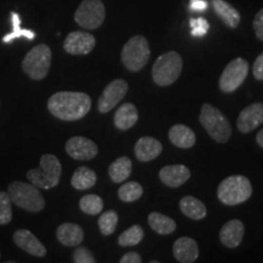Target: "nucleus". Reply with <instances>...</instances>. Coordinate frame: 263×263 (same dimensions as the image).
I'll return each mask as SVG.
<instances>
[{
  "label": "nucleus",
  "instance_id": "obj_1",
  "mask_svg": "<svg viewBox=\"0 0 263 263\" xmlns=\"http://www.w3.org/2000/svg\"><path fill=\"white\" fill-rule=\"evenodd\" d=\"M90 107V97L81 91H58L48 100L49 112L66 122L78 121L87 116Z\"/></svg>",
  "mask_w": 263,
  "mask_h": 263
},
{
  "label": "nucleus",
  "instance_id": "obj_2",
  "mask_svg": "<svg viewBox=\"0 0 263 263\" xmlns=\"http://www.w3.org/2000/svg\"><path fill=\"white\" fill-rule=\"evenodd\" d=\"M61 171V163L58 157L52 154H44L41 157L38 168L27 172V179L37 188L48 190L55 188L60 182Z\"/></svg>",
  "mask_w": 263,
  "mask_h": 263
},
{
  "label": "nucleus",
  "instance_id": "obj_3",
  "mask_svg": "<svg viewBox=\"0 0 263 263\" xmlns=\"http://www.w3.org/2000/svg\"><path fill=\"white\" fill-rule=\"evenodd\" d=\"M200 123L209 136L217 143H227L232 137V126L221 110L211 104L205 103L201 106L199 117Z\"/></svg>",
  "mask_w": 263,
  "mask_h": 263
},
{
  "label": "nucleus",
  "instance_id": "obj_4",
  "mask_svg": "<svg viewBox=\"0 0 263 263\" xmlns=\"http://www.w3.org/2000/svg\"><path fill=\"white\" fill-rule=\"evenodd\" d=\"M252 195V185L244 176H230L223 179L217 189V197L227 206H235L248 201Z\"/></svg>",
  "mask_w": 263,
  "mask_h": 263
},
{
  "label": "nucleus",
  "instance_id": "obj_5",
  "mask_svg": "<svg viewBox=\"0 0 263 263\" xmlns=\"http://www.w3.org/2000/svg\"><path fill=\"white\" fill-rule=\"evenodd\" d=\"M182 70V57L177 51H167L156 59L151 73L154 82L159 87H168L178 81Z\"/></svg>",
  "mask_w": 263,
  "mask_h": 263
},
{
  "label": "nucleus",
  "instance_id": "obj_6",
  "mask_svg": "<svg viewBox=\"0 0 263 263\" xmlns=\"http://www.w3.org/2000/svg\"><path fill=\"white\" fill-rule=\"evenodd\" d=\"M8 194L20 209L29 212H41L45 207V200L39 188L32 183L12 182L8 188Z\"/></svg>",
  "mask_w": 263,
  "mask_h": 263
},
{
  "label": "nucleus",
  "instance_id": "obj_7",
  "mask_svg": "<svg viewBox=\"0 0 263 263\" xmlns=\"http://www.w3.org/2000/svg\"><path fill=\"white\" fill-rule=\"evenodd\" d=\"M150 59V47L144 35H133L123 45L121 60L124 67L130 72H139L145 67Z\"/></svg>",
  "mask_w": 263,
  "mask_h": 263
},
{
  "label": "nucleus",
  "instance_id": "obj_8",
  "mask_svg": "<svg viewBox=\"0 0 263 263\" xmlns=\"http://www.w3.org/2000/svg\"><path fill=\"white\" fill-rule=\"evenodd\" d=\"M51 66V50L47 44H39L31 49L22 61V68L33 81L47 77Z\"/></svg>",
  "mask_w": 263,
  "mask_h": 263
},
{
  "label": "nucleus",
  "instance_id": "obj_9",
  "mask_svg": "<svg viewBox=\"0 0 263 263\" xmlns=\"http://www.w3.org/2000/svg\"><path fill=\"white\" fill-rule=\"evenodd\" d=\"M106 10L101 0H83L74 12V21L85 29H97L104 24Z\"/></svg>",
  "mask_w": 263,
  "mask_h": 263
},
{
  "label": "nucleus",
  "instance_id": "obj_10",
  "mask_svg": "<svg viewBox=\"0 0 263 263\" xmlns=\"http://www.w3.org/2000/svg\"><path fill=\"white\" fill-rule=\"evenodd\" d=\"M249 74V62L242 58L230 61L219 77V89L223 93H234Z\"/></svg>",
  "mask_w": 263,
  "mask_h": 263
},
{
  "label": "nucleus",
  "instance_id": "obj_11",
  "mask_svg": "<svg viewBox=\"0 0 263 263\" xmlns=\"http://www.w3.org/2000/svg\"><path fill=\"white\" fill-rule=\"evenodd\" d=\"M129 89V85L124 80H115L108 83L98 101V111L100 114H107L123 100Z\"/></svg>",
  "mask_w": 263,
  "mask_h": 263
},
{
  "label": "nucleus",
  "instance_id": "obj_12",
  "mask_svg": "<svg viewBox=\"0 0 263 263\" xmlns=\"http://www.w3.org/2000/svg\"><path fill=\"white\" fill-rule=\"evenodd\" d=\"M97 41L93 34L83 31L71 32L64 42V49L71 55H88L93 50Z\"/></svg>",
  "mask_w": 263,
  "mask_h": 263
},
{
  "label": "nucleus",
  "instance_id": "obj_13",
  "mask_svg": "<svg viewBox=\"0 0 263 263\" xmlns=\"http://www.w3.org/2000/svg\"><path fill=\"white\" fill-rule=\"evenodd\" d=\"M66 153L73 160L88 161L98 155V146L93 140L84 137H72L66 143Z\"/></svg>",
  "mask_w": 263,
  "mask_h": 263
},
{
  "label": "nucleus",
  "instance_id": "obj_14",
  "mask_svg": "<svg viewBox=\"0 0 263 263\" xmlns=\"http://www.w3.org/2000/svg\"><path fill=\"white\" fill-rule=\"evenodd\" d=\"M263 123V103H254L246 106L236 120V128L241 133H251Z\"/></svg>",
  "mask_w": 263,
  "mask_h": 263
},
{
  "label": "nucleus",
  "instance_id": "obj_15",
  "mask_svg": "<svg viewBox=\"0 0 263 263\" xmlns=\"http://www.w3.org/2000/svg\"><path fill=\"white\" fill-rule=\"evenodd\" d=\"M190 170L184 164H170L164 166L159 172V178L168 188H179L190 179Z\"/></svg>",
  "mask_w": 263,
  "mask_h": 263
},
{
  "label": "nucleus",
  "instance_id": "obj_16",
  "mask_svg": "<svg viewBox=\"0 0 263 263\" xmlns=\"http://www.w3.org/2000/svg\"><path fill=\"white\" fill-rule=\"evenodd\" d=\"M15 244L27 254L35 257H44L47 255V249L39 241V239L27 229H18L14 233Z\"/></svg>",
  "mask_w": 263,
  "mask_h": 263
},
{
  "label": "nucleus",
  "instance_id": "obj_17",
  "mask_svg": "<svg viewBox=\"0 0 263 263\" xmlns=\"http://www.w3.org/2000/svg\"><path fill=\"white\" fill-rule=\"evenodd\" d=\"M245 235V226L239 219H230L222 227L219 232V240L226 248L236 249L241 244Z\"/></svg>",
  "mask_w": 263,
  "mask_h": 263
},
{
  "label": "nucleus",
  "instance_id": "obj_18",
  "mask_svg": "<svg viewBox=\"0 0 263 263\" xmlns=\"http://www.w3.org/2000/svg\"><path fill=\"white\" fill-rule=\"evenodd\" d=\"M173 256L180 263H193L199 258L197 242L188 236L177 239L173 244Z\"/></svg>",
  "mask_w": 263,
  "mask_h": 263
},
{
  "label": "nucleus",
  "instance_id": "obj_19",
  "mask_svg": "<svg viewBox=\"0 0 263 263\" xmlns=\"http://www.w3.org/2000/svg\"><path fill=\"white\" fill-rule=\"evenodd\" d=\"M162 153V144L153 137H143L136 143L134 154L140 162L155 160Z\"/></svg>",
  "mask_w": 263,
  "mask_h": 263
},
{
  "label": "nucleus",
  "instance_id": "obj_20",
  "mask_svg": "<svg viewBox=\"0 0 263 263\" xmlns=\"http://www.w3.org/2000/svg\"><path fill=\"white\" fill-rule=\"evenodd\" d=\"M57 238L59 241L67 248L80 246L84 239V232L76 223H64L57 229Z\"/></svg>",
  "mask_w": 263,
  "mask_h": 263
},
{
  "label": "nucleus",
  "instance_id": "obj_21",
  "mask_svg": "<svg viewBox=\"0 0 263 263\" xmlns=\"http://www.w3.org/2000/svg\"><path fill=\"white\" fill-rule=\"evenodd\" d=\"M171 143L179 149H190L195 145V132L185 124H174L168 132Z\"/></svg>",
  "mask_w": 263,
  "mask_h": 263
},
{
  "label": "nucleus",
  "instance_id": "obj_22",
  "mask_svg": "<svg viewBox=\"0 0 263 263\" xmlns=\"http://www.w3.org/2000/svg\"><path fill=\"white\" fill-rule=\"evenodd\" d=\"M138 118H139V115H138L136 105L126 103L117 108V111L115 112L114 122L117 129L124 132L130 129L138 122Z\"/></svg>",
  "mask_w": 263,
  "mask_h": 263
},
{
  "label": "nucleus",
  "instance_id": "obj_23",
  "mask_svg": "<svg viewBox=\"0 0 263 263\" xmlns=\"http://www.w3.org/2000/svg\"><path fill=\"white\" fill-rule=\"evenodd\" d=\"M212 6L217 16L223 21V24L233 29L238 27L241 17H240V12L234 6L230 5L226 0H212Z\"/></svg>",
  "mask_w": 263,
  "mask_h": 263
},
{
  "label": "nucleus",
  "instance_id": "obj_24",
  "mask_svg": "<svg viewBox=\"0 0 263 263\" xmlns=\"http://www.w3.org/2000/svg\"><path fill=\"white\" fill-rule=\"evenodd\" d=\"M179 207L184 216L194 221H201L207 215V209L203 202L194 196H184L179 201Z\"/></svg>",
  "mask_w": 263,
  "mask_h": 263
},
{
  "label": "nucleus",
  "instance_id": "obj_25",
  "mask_svg": "<svg viewBox=\"0 0 263 263\" xmlns=\"http://www.w3.org/2000/svg\"><path fill=\"white\" fill-rule=\"evenodd\" d=\"M147 222L151 229L160 235H170L177 229V223L173 218L159 212H151L147 217Z\"/></svg>",
  "mask_w": 263,
  "mask_h": 263
},
{
  "label": "nucleus",
  "instance_id": "obj_26",
  "mask_svg": "<svg viewBox=\"0 0 263 263\" xmlns=\"http://www.w3.org/2000/svg\"><path fill=\"white\" fill-rule=\"evenodd\" d=\"M97 180V173L93 170H90L89 167L82 166L74 171L71 184L76 190H87L93 188Z\"/></svg>",
  "mask_w": 263,
  "mask_h": 263
},
{
  "label": "nucleus",
  "instance_id": "obj_27",
  "mask_svg": "<svg viewBox=\"0 0 263 263\" xmlns=\"http://www.w3.org/2000/svg\"><path fill=\"white\" fill-rule=\"evenodd\" d=\"M132 174V161L129 157L122 156L115 160L108 167V176L114 183H122Z\"/></svg>",
  "mask_w": 263,
  "mask_h": 263
},
{
  "label": "nucleus",
  "instance_id": "obj_28",
  "mask_svg": "<svg viewBox=\"0 0 263 263\" xmlns=\"http://www.w3.org/2000/svg\"><path fill=\"white\" fill-rule=\"evenodd\" d=\"M145 236L143 227L132 226L130 228L124 230V232L118 236V245L123 248H129V246H136L141 242V240Z\"/></svg>",
  "mask_w": 263,
  "mask_h": 263
},
{
  "label": "nucleus",
  "instance_id": "obj_29",
  "mask_svg": "<svg viewBox=\"0 0 263 263\" xmlns=\"http://www.w3.org/2000/svg\"><path fill=\"white\" fill-rule=\"evenodd\" d=\"M80 209L89 216H97L103 211L104 201L95 194H88L80 200Z\"/></svg>",
  "mask_w": 263,
  "mask_h": 263
},
{
  "label": "nucleus",
  "instance_id": "obj_30",
  "mask_svg": "<svg viewBox=\"0 0 263 263\" xmlns=\"http://www.w3.org/2000/svg\"><path fill=\"white\" fill-rule=\"evenodd\" d=\"M143 186L137 182L124 183L120 189H118V197L123 202H134L139 200L143 195Z\"/></svg>",
  "mask_w": 263,
  "mask_h": 263
},
{
  "label": "nucleus",
  "instance_id": "obj_31",
  "mask_svg": "<svg viewBox=\"0 0 263 263\" xmlns=\"http://www.w3.org/2000/svg\"><path fill=\"white\" fill-rule=\"evenodd\" d=\"M117 223H118V215L116 211H106L101 213L98 219L99 229H100L101 234L105 236L114 234L115 230H116Z\"/></svg>",
  "mask_w": 263,
  "mask_h": 263
},
{
  "label": "nucleus",
  "instance_id": "obj_32",
  "mask_svg": "<svg viewBox=\"0 0 263 263\" xmlns=\"http://www.w3.org/2000/svg\"><path fill=\"white\" fill-rule=\"evenodd\" d=\"M11 21L12 26H14V29H12V32H10L9 34H6L5 37L3 38V42L4 43H11L14 39L20 37H26L27 39H33L35 37L34 32L21 28V18H20V16L16 14V12H12L11 14Z\"/></svg>",
  "mask_w": 263,
  "mask_h": 263
},
{
  "label": "nucleus",
  "instance_id": "obj_33",
  "mask_svg": "<svg viewBox=\"0 0 263 263\" xmlns=\"http://www.w3.org/2000/svg\"><path fill=\"white\" fill-rule=\"evenodd\" d=\"M12 219L11 199L9 194L0 190V226L9 224Z\"/></svg>",
  "mask_w": 263,
  "mask_h": 263
},
{
  "label": "nucleus",
  "instance_id": "obj_34",
  "mask_svg": "<svg viewBox=\"0 0 263 263\" xmlns=\"http://www.w3.org/2000/svg\"><path fill=\"white\" fill-rule=\"evenodd\" d=\"M190 27H192V34L195 37H201L205 35L207 31H209L210 26L209 22L205 18L199 17V18H192L190 20Z\"/></svg>",
  "mask_w": 263,
  "mask_h": 263
},
{
  "label": "nucleus",
  "instance_id": "obj_35",
  "mask_svg": "<svg viewBox=\"0 0 263 263\" xmlns=\"http://www.w3.org/2000/svg\"><path fill=\"white\" fill-rule=\"evenodd\" d=\"M73 262L76 263H95L94 255L87 248H77L73 251Z\"/></svg>",
  "mask_w": 263,
  "mask_h": 263
},
{
  "label": "nucleus",
  "instance_id": "obj_36",
  "mask_svg": "<svg viewBox=\"0 0 263 263\" xmlns=\"http://www.w3.org/2000/svg\"><path fill=\"white\" fill-rule=\"evenodd\" d=\"M252 26H254L256 37L261 42H263V9L259 10L257 14H256Z\"/></svg>",
  "mask_w": 263,
  "mask_h": 263
},
{
  "label": "nucleus",
  "instance_id": "obj_37",
  "mask_svg": "<svg viewBox=\"0 0 263 263\" xmlns=\"http://www.w3.org/2000/svg\"><path fill=\"white\" fill-rule=\"evenodd\" d=\"M252 73H254L255 80L263 81V52L256 58L254 67H252Z\"/></svg>",
  "mask_w": 263,
  "mask_h": 263
},
{
  "label": "nucleus",
  "instance_id": "obj_38",
  "mask_svg": "<svg viewBox=\"0 0 263 263\" xmlns=\"http://www.w3.org/2000/svg\"><path fill=\"white\" fill-rule=\"evenodd\" d=\"M140 262H141L140 255L134 251L127 252V254L123 255L120 259V263H140Z\"/></svg>",
  "mask_w": 263,
  "mask_h": 263
},
{
  "label": "nucleus",
  "instance_id": "obj_39",
  "mask_svg": "<svg viewBox=\"0 0 263 263\" xmlns=\"http://www.w3.org/2000/svg\"><path fill=\"white\" fill-rule=\"evenodd\" d=\"M190 9L195 11H203L207 9V2L205 0H190Z\"/></svg>",
  "mask_w": 263,
  "mask_h": 263
},
{
  "label": "nucleus",
  "instance_id": "obj_40",
  "mask_svg": "<svg viewBox=\"0 0 263 263\" xmlns=\"http://www.w3.org/2000/svg\"><path fill=\"white\" fill-rule=\"evenodd\" d=\"M256 141H257L258 145L263 149V129H261L257 133V136H256Z\"/></svg>",
  "mask_w": 263,
  "mask_h": 263
},
{
  "label": "nucleus",
  "instance_id": "obj_41",
  "mask_svg": "<svg viewBox=\"0 0 263 263\" xmlns=\"http://www.w3.org/2000/svg\"><path fill=\"white\" fill-rule=\"evenodd\" d=\"M0 256H2V254H0Z\"/></svg>",
  "mask_w": 263,
  "mask_h": 263
}]
</instances>
